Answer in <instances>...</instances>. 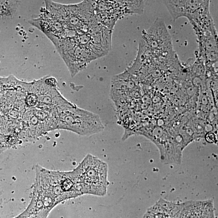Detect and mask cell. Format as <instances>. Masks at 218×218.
I'll return each instance as SVG.
<instances>
[{
    "instance_id": "obj_4",
    "label": "cell",
    "mask_w": 218,
    "mask_h": 218,
    "mask_svg": "<svg viewBox=\"0 0 218 218\" xmlns=\"http://www.w3.org/2000/svg\"><path fill=\"white\" fill-rule=\"evenodd\" d=\"M164 6L173 20L187 18L193 28L205 24L212 18L209 1H165Z\"/></svg>"
},
{
    "instance_id": "obj_5",
    "label": "cell",
    "mask_w": 218,
    "mask_h": 218,
    "mask_svg": "<svg viewBox=\"0 0 218 218\" xmlns=\"http://www.w3.org/2000/svg\"><path fill=\"white\" fill-rule=\"evenodd\" d=\"M166 28L164 22L158 19L145 31L143 38L151 49L158 50L172 48V39Z\"/></svg>"
},
{
    "instance_id": "obj_8",
    "label": "cell",
    "mask_w": 218,
    "mask_h": 218,
    "mask_svg": "<svg viewBox=\"0 0 218 218\" xmlns=\"http://www.w3.org/2000/svg\"><path fill=\"white\" fill-rule=\"evenodd\" d=\"M216 31V29H215V30H213V31H213V32H215V31ZM212 31H210V32H212ZM201 32V31H196V32ZM205 32H206V31H205Z\"/></svg>"
},
{
    "instance_id": "obj_7",
    "label": "cell",
    "mask_w": 218,
    "mask_h": 218,
    "mask_svg": "<svg viewBox=\"0 0 218 218\" xmlns=\"http://www.w3.org/2000/svg\"><path fill=\"white\" fill-rule=\"evenodd\" d=\"M75 169H76V171H77V176H78V171H77V168H75ZM77 181H78V180H77ZM77 184H78V181H77ZM77 187H78V191H79V192H80L79 188H78V184H77ZM80 193H81V192H80Z\"/></svg>"
},
{
    "instance_id": "obj_3",
    "label": "cell",
    "mask_w": 218,
    "mask_h": 218,
    "mask_svg": "<svg viewBox=\"0 0 218 218\" xmlns=\"http://www.w3.org/2000/svg\"><path fill=\"white\" fill-rule=\"evenodd\" d=\"M145 3L143 1H93L94 13L101 25L113 31L120 19L143 14Z\"/></svg>"
},
{
    "instance_id": "obj_2",
    "label": "cell",
    "mask_w": 218,
    "mask_h": 218,
    "mask_svg": "<svg viewBox=\"0 0 218 218\" xmlns=\"http://www.w3.org/2000/svg\"><path fill=\"white\" fill-rule=\"evenodd\" d=\"M55 124V128L68 130L82 136L98 133L105 129L98 115L73 105L57 113Z\"/></svg>"
},
{
    "instance_id": "obj_6",
    "label": "cell",
    "mask_w": 218,
    "mask_h": 218,
    "mask_svg": "<svg viewBox=\"0 0 218 218\" xmlns=\"http://www.w3.org/2000/svg\"><path fill=\"white\" fill-rule=\"evenodd\" d=\"M205 139L206 141L210 144L216 143L217 141L216 135L215 133L211 132H208L205 136Z\"/></svg>"
},
{
    "instance_id": "obj_9",
    "label": "cell",
    "mask_w": 218,
    "mask_h": 218,
    "mask_svg": "<svg viewBox=\"0 0 218 218\" xmlns=\"http://www.w3.org/2000/svg\"><path fill=\"white\" fill-rule=\"evenodd\" d=\"M158 218H166L164 217H163V216H161V217H158Z\"/></svg>"
},
{
    "instance_id": "obj_1",
    "label": "cell",
    "mask_w": 218,
    "mask_h": 218,
    "mask_svg": "<svg viewBox=\"0 0 218 218\" xmlns=\"http://www.w3.org/2000/svg\"><path fill=\"white\" fill-rule=\"evenodd\" d=\"M78 183L82 195L104 196L109 185L108 166L104 161L91 154H88L77 167Z\"/></svg>"
}]
</instances>
